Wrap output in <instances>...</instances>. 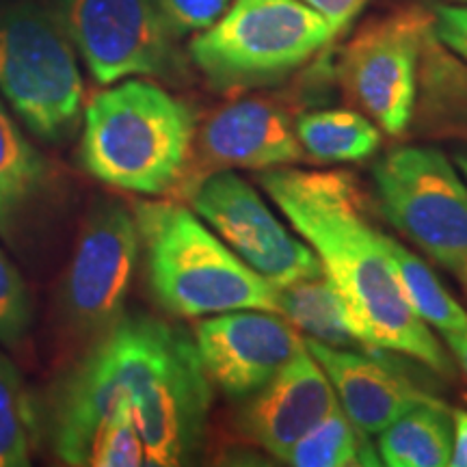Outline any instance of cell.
Instances as JSON below:
<instances>
[{
  "label": "cell",
  "instance_id": "6da1fadb",
  "mask_svg": "<svg viewBox=\"0 0 467 467\" xmlns=\"http://www.w3.org/2000/svg\"><path fill=\"white\" fill-rule=\"evenodd\" d=\"M213 383L195 340L145 314L121 317L52 383L42 402L44 441L63 465L83 467L96 429L130 411L150 467L191 465L206 440Z\"/></svg>",
  "mask_w": 467,
  "mask_h": 467
},
{
  "label": "cell",
  "instance_id": "7a4b0ae2",
  "mask_svg": "<svg viewBox=\"0 0 467 467\" xmlns=\"http://www.w3.org/2000/svg\"><path fill=\"white\" fill-rule=\"evenodd\" d=\"M258 182L317 254L359 347L400 353L451 377V355L409 306L388 234L368 214L358 180L347 171L277 167Z\"/></svg>",
  "mask_w": 467,
  "mask_h": 467
},
{
  "label": "cell",
  "instance_id": "3957f363",
  "mask_svg": "<svg viewBox=\"0 0 467 467\" xmlns=\"http://www.w3.org/2000/svg\"><path fill=\"white\" fill-rule=\"evenodd\" d=\"M192 141L189 104L150 80L126 78L87 104L78 161L98 182L154 197L182 180Z\"/></svg>",
  "mask_w": 467,
  "mask_h": 467
},
{
  "label": "cell",
  "instance_id": "277c9868",
  "mask_svg": "<svg viewBox=\"0 0 467 467\" xmlns=\"http://www.w3.org/2000/svg\"><path fill=\"white\" fill-rule=\"evenodd\" d=\"M132 214L150 288L171 317L277 312V285L238 258L192 210L171 202H137Z\"/></svg>",
  "mask_w": 467,
  "mask_h": 467
},
{
  "label": "cell",
  "instance_id": "5b68a950",
  "mask_svg": "<svg viewBox=\"0 0 467 467\" xmlns=\"http://www.w3.org/2000/svg\"><path fill=\"white\" fill-rule=\"evenodd\" d=\"M331 39L329 25L303 0H232L189 55L213 89L247 91L284 80Z\"/></svg>",
  "mask_w": 467,
  "mask_h": 467
},
{
  "label": "cell",
  "instance_id": "8992f818",
  "mask_svg": "<svg viewBox=\"0 0 467 467\" xmlns=\"http://www.w3.org/2000/svg\"><path fill=\"white\" fill-rule=\"evenodd\" d=\"M0 93L26 130L63 143L83 117L85 85L57 16L37 5L0 3Z\"/></svg>",
  "mask_w": 467,
  "mask_h": 467
},
{
  "label": "cell",
  "instance_id": "52a82bcc",
  "mask_svg": "<svg viewBox=\"0 0 467 467\" xmlns=\"http://www.w3.org/2000/svg\"><path fill=\"white\" fill-rule=\"evenodd\" d=\"M379 210L402 236L454 275L467 265V182L437 148L407 145L372 169Z\"/></svg>",
  "mask_w": 467,
  "mask_h": 467
},
{
  "label": "cell",
  "instance_id": "ba28073f",
  "mask_svg": "<svg viewBox=\"0 0 467 467\" xmlns=\"http://www.w3.org/2000/svg\"><path fill=\"white\" fill-rule=\"evenodd\" d=\"M57 20L98 85L184 67L159 0H57Z\"/></svg>",
  "mask_w": 467,
  "mask_h": 467
},
{
  "label": "cell",
  "instance_id": "9c48e42d",
  "mask_svg": "<svg viewBox=\"0 0 467 467\" xmlns=\"http://www.w3.org/2000/svg\"><path fill=\"white\" fill-rule=\"evenodd\" d=\"M139 254L141 238L130 210L117 202L96 203L58 290V312L69 334L96 340L124 317Z\"/></svg>",
  "mask_w": 467,
  "mask_h": 467
},
{
  "label": "cell",
  "instance_id": "30bf717a",
  "mask_svg": "<svg viewBox=\"0 0 467 467\" xmlns=\"http://www.w3.org/2000/svg\"><path fill=\"white\" fill-rule=\"evenodd\" d=\"M431 17L400 9L372 20L350 39L340 58L347 93L385 134L399 137L411 124L418 96V63Z\"/></svg>",
  "mask_w": 467,
  "mask_h": 467
},
{
  "label": "cell",
  "instance_id": "8fae6325",
  "mask_svg": "<svg viewBox=\"0 0 467 467\" xmlns=\"http://www.w3.org/2000/svg\"><path fill=\"white\" fill-rule=\"evenodd\" d=\"M189 200L192 213L277 288L320 271L312 247L292 236L258 189L232 169L210 171L192 186Z\"/></svg>",
  "mask_w": 467,
  "mask_h": 467
},
{
  "label": "cell",
  "instance_id": "7c38bea8",
  "mask_svg": "<svg viewBox=\"0 0 467 467\" xmlns=\"http://www.w3.org/2000/svg\"><path fill=\"white\" fill-rule=\"evenodd\" d=\"M197 353L210 383L230 399H249L306 348V337L282 314L234 309L197 325Z\"/></svg>",
  "mask_w": 467,
  "mask_h": 467
},
{
  "label": "cell",
  "instance_id": "4fadbf2b",
  "mask_svg": "<svg viewBox=\"0 0 467 467\" xmlns=\"http://www.w3.org/2000/svg\"><path fill=\"white\" fill-rule=\"evenodd\" d=\"M306 347L334 385L337 405L366 435H379L413 405L437 399L400 353L336 348L309 337Z\"/></svg>",
  "mask_w": 467,
  "mask_h": 467
},
{
  "label": "cell",
  "instance_id": "5bb4252c",
  "mask_svg": "<svg viewBox=\"0 0 467 467\" xmlns=\"http://www.w3.org/2000/svg\"><path fill=\"white\" fill-rule=\"evenodd\" d=\"M336 407L334 385L306 347L260 392L249 396L238 426L255 446L285 461L295 443Z\"/></svg>",
  "mask_w": 467,
  "mask_h": 467
},
{
  "label": "cell",
  "instance_id": "9a60e30c",
  "mask_svg": "<svg viewBox=\"0 0 467 467\" xmlns=\"http://www.w3.org/2000/svg\"><path fill=\"white\" fill-rule=\"evenodd\" d=\"M197 148L213 171H266L290 167L306 156L288 110L265 98H244L219 109L202 128Z\"/></svg>",
  "mask_w": 467,
  "mask_h": 467
},
{
  "label": "cell",
  "instance_id": "2e32d148",
  "mask_svg": "<svg viewBox=\"0 0 467 467\" xmlns=\"http://www.w3.org/2000/svg\"><path fill=\"white\" fill-rule=\"evenodd\" d=\"M55 189L50 161L0 102V238L14 249L31 241L52 206Z\"/></svg>",
  "mask_w": 467,
  "mask_h": 467
},
{
  "label": "cell",
  "instance_id": "e0dca14e",
  "mask_svg": "<svg viewBox=\"0 0 467 467\" xmlns=\"http://www.w3.org/2000/svg\"><path fill=\"white\" fill-rule=\"evenodd\" d=\"M375 446L381 465H451L452 411L440 399L418 402L379 433Z\"/></svg>",
  "mask_w": 467,
  "mask_h": 467
},
{
  "label": "cell",
  "instance_id": "ac0fdd59",
  "mask_svg": "<svg viewBox=\"0 0 467 467\" xmlns=\"http://www.w3.org/2000/svg\"><path fill=\"white\" fill-rule=\"evenodd\" d=\"M295 130L303 151L318 162H361L381 145V128L348 109L306 113L295 121Z\"/></svg>",
  "mask_w": 467,
  "mask_h": 467
},
{
  "label": "cell",
  "instance_id": "d6986e66",
  "mask_svg": "<svg viewBox=\"0 0 467 467\" xmlns=\"http://www.w3.org/2000/svg\"><path fill=\"white\" fill-rule=\"evenodd\" d=\"M277 314L299 329L303 337L336 348H355L359 342L350 334L342 303L334 285L320 268L314 275L277 288Z\"/></svg>",
  "mask_w": 467,
  "mask_h": 467
},
{
  "label": "cell",
  "instance_id": "ffe728a7",
  "mask_svg": "<svg viewBox=\"0 0 467 467\" xmlns=\"http://www.w3.org/2000/svg\"><path fill=\"white\" fill-rule=\"evenodd\" d=\"M44 441L42 402L35 400L22 372L0 350V467H26Z\"/></svg>",
  "mask_w": 467,
  "mask_h": 467
},
{
  "label": "cell",
  "instance_id": "44dd1931",
  "mask_svg": "<svg viewBox=\"0 0 467 467\" xmlns=\"http://www.w3.org/2000/svg\"><path fill=\"white\" fill-rule=\"evenodd\" d=\"M284 463L292 467H350L381 465L375 443L358 429L337 405L323 422L295 443Z\"/></svg>",
  "mask_w": 467,
  "mask_h": 467
},
{
  "label": "cell",
  "instance_id": "7402d4cb",
  "mask_svg": "<svg viewBox=\"0 0 467 467\" xmlns=\"http://www.w3.org/2000/svg\"><path fill=\"white\" fill-rule=\"evenodd\" d=\"M388 247L392 254L396 273H399L402 292H405L409 306L418 314V318L424 320L429 327H435L440 334L465 331L467 312L440 282L433 268L392 236H388Z\"/></svg>",
  "mask_w": 467,
  "mask_h": 467
},
{
  "label": "cell",
  "instance_id": "603a6c76",
  "mask_svg": "<svg viewBox=\"0 0 467 467\" xmlns=\"http://www.w3.org/2000/svg\"><path fill=\"white\" fill-rule=\"evenodd\" d=\"M148 465L145 448L130 411L110 413L91 435L83 467H141Z\"/></svg>",
  "mask_w": 467,
  "mask_h": 467
},
{
  "label": "cell",
  "instance_id": "cb8c5ba5",
  "mask_svg": "<svg viewBox=\"0 0 467 467\" xmlns=\"http://www.w3.org/2000/svg\"><path fill=\"white\" fill-rule=\"evenodd\" d=\"M33 320L35 306L26 279L0 247V347L20 348L31 336Z\"/></svg>",
  "mask_w": 467,
  "mask_h": 467
},
{
  "label": "cell",
  "instance_id": "d4e9b609",
  "mask_svg": "<svg viewBox=\"0 0 467 467\" xmlns=\"http://www.w3.org/2000/svg\"><path fill=\"white\" fill-rule=\"evenodd\" d=\"M232 0H159L175 37L206 31L230 9Z\"/></svg>",
  "mask_w": 467,
  "mask_h": 467
},
{
  "label": "cell",
  "instance_id": "484cf974",
  "mask_svg": "<svg viewBox=\"0 0 467 467\" xmlns=\"http://www.w3.org/2000/svg\"><path fill=\"white\" fill-rule=\"evenodd\" d=\"M431 33L467 61V3L435 5Z\"/></svg>",
  "mask_w": 467,
  "mask_h": 467
},
{
  "label": "cell",
  "instance_id": "4316f807",
  "mask_svg": "<svg viewBox=\"0 0 467 467\" xmlns=\"http://www.w3.org/2000/svg\"><path fill=\"white\" fill-rule=\"evenodd\" d=\"M309 9H314L329 25L334 37L347 33L355 17L361 14L368 0H303Z\"/></svg>",
  "mask_w": 467,
  "mask_h": 467
},
{
  "label": "cell",
  "instance_id": "83f0119b",
  "mask_svg": "<svg viewBox=\"0 0 467 467\" xmlns=\"http://www.w3.org/2000/svg\"><path fill=\"white\" fill-rule=\"evenodd\" d=\"M452 467H467V411H452Z\"/></svg>",
  "mask_w": 467,
  "mask_h": 467
},
{
  "label": "cell",
  "instance_id": "f1b7e54d",
  "mask_svg": "<svg viewBox=\"0 0 467 467\" xmlns=\"http://www.w3.org/2000/svg\"><path fill=\"white\" fill-rule=\"evenodd\" d=\"M446 347L451 348L452 358L457 359L461 370L465 372L467 377V329L465 331H452V334H441Z\"/></svg>",
  "mask_w": 467,
  "mask_h": 467
},
{
  "label": "cell",
  "instance_id": "f546056e",
  "mask_svg": "<svg viewBox=\"0 0 467 467\" xmlns=\"http://www.w3.org/2000/svg\"><path fill=\"white\" fill-rule=\"evenodd\" d=\"M454 162H457L459 171L463 173V180L467 182V151H459V154L454 156Z\"/></svg>",
  "mask_w": 467,
  "mask_h": 467
},
{
  "label": "cell",
  "instance_id": "4dcf8cb0",
  "mask_svg": "<svg viewBox=\"0 0 467 467\" xmlns=\"http://www.w3.org/2000/svg\"><path fill=\"white\" fill-rule=\"evenodd\" d=\"M459 279H461V282H463V284H465V288H467V265H465V268H463V271H461V275H459Z\"/></svg>",
  "mask_w": 467,
  "mask_h": 467
},
{
  "label": "cell",
  "instance_id": "1f68e13d",
  "mask_svg": "<svg viewBox=\"0 0 467 467\" xmlns=\"http://www.w3.org/2000/svg\"><path fill=\"white\" fill-rule=\"evenodd\" d=\"M446 3H467V0H446Z\"/></svg>",
  "mask_w": 467,
  "mask_h": 467
}]
</instances>
